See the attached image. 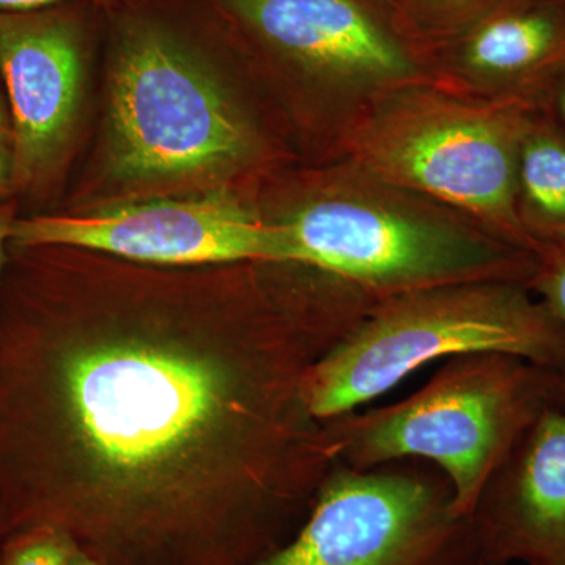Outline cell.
<instances>
[{
	"label": "cell",
	"mask_w": 565,
	"mask_h": 565,
	"mask_svg": "<svg viewBox=\"0 0 565 565\" xmlns=\"http://www.w3.org/2000/svg\"><path fill=\"white\" fill-rule=\"evenodd\" d=\"M470 520L482 565H565V408L523 435Z\"/></svg>",
	"instance_id": "9c48e42d"
},
{
	"label": "cell",
	"mask_w": 565,
	"mask_h": 565,
	"mask_svg": "<svg viewBox=\"0 0 565 565\" xmlns=\"http://www.w3.org/2000/svg\"><path fill=\"white\" fill-rule=\"evenodd\" d=\"M71 565H103L99 561H96L95 557L85 553L84 550H77L76 556H74L73 564Z\"/></svg>",
	"instance_id": "ac0fdd59"
},
{
	"label": "cell",
	"mask_w": 565,
	"mask_h": 565,
	"mask_svg": "<svg viewBox=\"0 0 565 565\" xmlns=\"http://www.w3.org/2000/svg\"><path fill=\"white\" fill-rule=\"evenodd\" d=\"M545 87H548V106L555 111L557 120L563 125L565 131V66L555 74Z\"/></svg>",
	"instance_id": "9a60e30c"
},
{
	"label": "cell",
	"mask_w": 565,
	"mask_h": 565,
	"mask_svg": "<svg viewBox=\"0 0 565 565\" xmlns=\"http://www.w3.org/2000/svg\"><path fill=\"white\" fill-rule=\"evenodd\" d=\"M559 371L508 353L452 356L397 403L322 422L334 462L371 470L399 460L433 463L452 487V509L470 519L482 490L548 408Z\"/></svg>",
	"instance_id": "7a4b0ae2"
},
{
	"label": "cell",
	"mask_w": 565,
	"mask_h": 565,
	"mask_svg": "<svg viewBox=\"0 0 565 565\" xmlns=\"http://www.w3.org/2000/svg\"><path fill=\"white\" fill-rule=\"evenodd\" d=\"M533 104L516 99L498 114L433 111L375 137L371 158L393 180L481 212L504 243L539 245L516 211V152Z\"/></svg>",
	"instance_id": "8992f818"
},
{
	"label": "cell",
	"mask_w": 565,
	"mask_h": 565,
	"mask_svg": "<svg viewBox=\"0 0 565 565\" xmlns=\"http://www.w3.org/2000/svg\"><path fill=\"white\" fill-rule=\"evenodd\" d=\"M526 286L539 294L565 330V243L542 244L535 250V269ZM557 407L565 408V373L561 375Z\"/></svg>",
	"instance_id": "7c38bea8"
},
{
	"label": "cell",
	"mask_w": 565,
	"mask_h": 565,
	"mask_svg": "<svg viewBox=\"0 0 565 565\" xmlns=\"http://www.w3.org/2000/svg\"><path fill=\"white\" fill-rule=\"evenodd\" d=\"M25 247L70 245L154 264H292L280 223H264L225 196L128 204L84 217L14 221Z\"/></svg>",
	"instance_id": "52a82bcc"
},
{
	"label": "cell",
	"mask_w": 565,
	"mask_h": 565,
	"mask_svg": "<svg viewBox=\"0 0 565 565\" xmlns=\"http://www.w3.org/2000/svg\"><path fill=\"white\" fill-rule=\"evenodd\" d=\"M107 21L111 177L167 184L233 169L247 134L218 85L203 29L152 0H120Z\"/></svg>",
	"instance_id": "6da1fadb"
},
{
	"label": "cell",
	"mask_w": 565,
	"mask_h": 565,
	"mask_svg": "<svg viewBox=\"0 0 565 565\" xmlns=\"http://www.w3.org/2000/svg\"><path fill=\"white\" fill-rule=\"evenodd\" d=\"M7 134H9V122H7L6 114H3L2 106H0V137L6 139Z\"/></svg>",
	"instance_id": "d6986e66"
},
{
	"label": "cell",
	"mask_w": 565,
	"mask_h": 565,
	"mask_svg": "<svg viewBox=\"0 0 565 565\" xmlns=\"http://www.w3.org/2000/svg\"><path fill=\"white\" fill-rule=\"evenodd\" d=\"M445 2H456V0H445ZM503 3H511L512 0H501Z\"/></svg>",
	"instance_id": "ffe728a7"
},
{
	"label": "cell",
	"mask_w": 565,
	"mask_h": 565,
	"mask_svg": "<svg viewBox=\"0 0 565 565\" xmlns=\"http://www.w3.org/2000/svg\"><path fill=\"white\" fill-rule=\"evenodd\" d=\"M2 140V137H0V192L6 191L14 169V161L3 147Z\"/></svg>",
	"instance_id": "e0dca14e"
},
{
	"label": "cell",
	"mask_w": 565,
	"mask_h": 565,
	"mask_svg": "<svg viewBox=\"0 0 565 565\" xmlns=\"http://www.w3.org/2000/svg\"><path fill=\"white\" fill-rule=\"evenodd\" d=\"M234 32L303 68L386 79L408 70L403 46L360 0H212Z\"/></svg>",
	"instance_id": "30bf717a"
},
{
	"label": "cell",
	"mask_w": 565,
	"mask_h": 565,
	"mask_svg": "<svg viewBox=\"0 0 565 565\" xmlns=\"http://www.w3.org/2000/svg\"><path fill=\"white\" fill-rule=\"evenodd\" d=\"M519 195L520 221L531 239L539 247L565 243V131L531 114L516 152Z\"/></svg>",
	"instance_id": "8fae6325"
},
{
	"label": "cell",
	"mask_w": 565,
	"mask_h": 565,
	"mask_svg": "<svg viewBox=\"0 0 565 565\" xmlns=\"http://www.w3.org/2000/svg\"><path fill=\"white\" fill-rule=\"evenodd\" d=\"M497 352L565 373V330L523 282L465 281L375 300L311 367L305 403L319 422L359 411L426 364Z\"/></svg>",
	"instance_id": "3957f363"
},
{
	"label": "cell",
	"mask_w": 565,
	"mask_h": 565,
	"mask_svg": "<svg viewBox=\"0 0 565 565\" xmlns=\"http://www.w3.org/2000/svg\"><path fill=\"white\" fill-rule=\"evenodd\" d=\"M90 6L73 2L0 13V73L13 115L14 170L22 180L46 173L73 129L90 36Z\"/></svg>",
	"instance_id": "ba28073f"
},
{
	"label": "cell",
	"mask_w": 565,
	"mask_h": 565,
	"mask_svg": "<svg viewBox=\"0 0 565 565\" xmlns=\"http://www.w3.org/2000/svg\"><path fill=\"white\" fill-rule=\"evenodd\" d=\"M292 264L333 275L374 300L465 281L523 282L535 253L353 199L310 204L280 223Z\"/></svg>",
	"instance_id": "5b68a950"
},
{
	"label": "cell",
	"mask_w": 565,
	"mask_h": 565,
	"mask_svg": "<svg viewBox=\"0 0 565 565\" xmlns=\"http://www.w3.org/2000/svg\"><path fill=\"white\" fill-rule=\"evenodd\" d=\"M73 2H90L104 9H110L120 0H0V13H28V11L51 9V7Z\"/></svg>",
	"instance_id": "5bb4252c"
},
{
	"label": "cell",
	"mask_w": 565,
	"mask_h": 565,
	"mask_svg": "<svg viewBox=\"0 0 565 565\" xmlns=\"http://www.w3.org/2000/svg\"><path fill=\"white\" fill-rule=\"evenodd\" d=\"M77 550L66 531L41 525L9 546L2 565H71Z\"/></svg>",
	"instance_id": "4fadbf2b"
},
{
	"label": "cell",
	"mask_w": 565,
	"mask_h": 565,
	"mask_svg": "<svg viewBox=\"0 0 565 565\" xmlns=\"http://www.w3.org/2000/svg\"><path fill=\"white\" fill-rule=\"evenodd\" d=\"M250 565H482L470 519L433 463H333L302 525Z\"/></svg>",
	"instance_id": "277c9868"
},
{
	"label": "cell",
	"mask_w": 565,
	"mask_h": 565,
	"mask_svg": "<svg viewBox=\"0 0 565 565\" xmlns=\"http://www.w3.org/2000/svg\"><path fill=\"white\" fill-rule=\"evenodd\" d=\"M13 225V214H11L10 207H2L0 210V269L3 264V247H6L7 239L11 237Z\"/></svg>",
	"instance_id": "2e32d148"
}]
</instances>
